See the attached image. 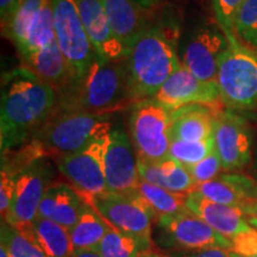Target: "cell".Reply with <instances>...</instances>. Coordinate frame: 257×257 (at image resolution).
Wrapping results in <instances>:
<instances>
[{
	"label": "cell",
	"mask_w": 257,
	"mask_h": 257,
	"mask_svg": "<svg viewBox=\"0 0 257 257\" xmlns=\"http://www.w3.org/2000/svg\"><path fill=\"white\" fill-rule=\"evenodd\" d=\"M59 93L24 66L3 74L0 148L3 153L31 142L56 110Z\"/></svg>",
	"instance_id": "6da1fadb"
},
{
	"label": "cell",
	"mask_w": 257,
	"mask_h": 257,
	"mask_svg": "<svg viewBox=\"0 0 257 257\" xmlns=\"http://www.w3.org/2000/svg\"><path fill=\"white\" fill-rule=\"evenodd\" d=\"M57 93L59 101L54 113L112 114L134 105L125 59L107 61L96 56L81 76L70 80Z\"/></svg>",
	"instance_id": "7a4b0ae2"
},
{
	"label": "cell",
	"mask_w": 257,
	"mask_h": 257,
	"mask_svg": "<svg viewBox=\"0 0 257 257\" xmlns=\"http://www.w3.org/2000/svg\"><path fill=\"white\" fill-rule=\"evenodd\" d=\"M167 34L161 25H149L125 57L134 104L153 98L181 66Z\"/></svg>",
	"instance_id": "3957f363"
},
{
	"label": "cell",
	"mask_w": 257,
	"mask_h": 257,
	"mask_svg": "<svg viewBox=\"0 0 257 257\" xmlns=\"http://www.w3.org/2000/svg\"><path fill=\"white\" fill-rule=\"evenodd\" d=\"M114 125L112 114L60 112L51 115L30 143L41 156L56 159L78 153L108 136Z\"/></svg>",
	"instance_id": "277c9868"
},
{
	"label": "cell",
	"mask_w": 257,
	"mask_h": 257,
	"mask_svg": "<svg viewBox=\"0 0 257 257\" xmlns=\"http://www.w3.org/2000/svg\"><path fill=\"white\" fill-rule=\"evenodd\" d=\"M227 40L216 80L220 101L230 110H252L257 107V51L236 36Z\"/></svg>",
	"instance_id": "5b68a950"
},
{
	"label": "cell",
	"mask_w": 257,
	"mask_h": 257,
	"mask_svg": "<svg viewBox=\"0 0 257 257\" xmlns=\"http://www.w3.org/2000/svg\"><path fill=\"white\" fill-rule=\"evenodd\" d=\"M172 112L152 99L131 106L130 140L138 161L160 162L169 157Z\"/></svg>",
	"instance_id": "8992f818"
},
{
	"label": "cell",
	"mask_w": 257,
	"mask_h": 257,
	"mask_svg": "<svg viewBox=\"0 0 257 257\" xmlns=\"http://www.w3.org/2000/svg\"><path fill=\"white\" fill-rule=\"evenodd\" d=\"M115 230L142 240L153 248V223L156 216L140 194L107 192L85 198Z\"/></svg>",
	"instance_id": "52a82bcc"
},
{
	"label": "cell",
	"mask_w": 257,
	"mask_h": 257,
	"mask_svg": "<svg viewBox=\"0 0 257 257\" xmlns=\"http://www.w3.org/2000/svg\"><path fill=\"white\" fill-rule=\"evenodd\" d=\"M55 40L73 73L81 76L98 56L80 18L75 0H53Z\"/></svg>",
	"instance_id": "ba28073f"
},
{
	"label": "cell",
	"mask_w": 257,
	"mask_h": 257,
	"mask_svg": "<svg viewBox=\"0 0 257 257\" xmlns=\"http://www.w3.org/2000/svg\"><path fill=\"white\" fill-rule=\"evenodd\" d=\"M50 157H40L29 162L16 178L15 195L5 221L17 227L30 224L38 214V208L47 189L53 184L55 169Z\"/></svg>",
	"instance_id": "9c48e42d"
},
{
	"label": "cell",
	"mask_w": 257,
	"mask_h": 257,
	"mask_svg": "<svg viewBox=\"0 0 257 257\" xmlns=\"http://www.w3.org/2000/svg\"><path fill=\"white\" fill-rule=\"evenodd\" d=\"M108 136L95 141L78 153L56 157L57 169L83 198L108 192L105 178V153Z\"/></svg>",
	"instance_id": "30bf717a"
},
{
	"label": "cell",
	"mask_w": 257,
	"mask_h": 257,
	"mask_svg": "<svg viewBox=\"0 0 257 257\" xmlns=\"http://www.w3.org/2000/svg\"><path fill=\"white\" fill-rule=\"evenodd\" d=\"M227 47L229 40L219 24L204 23L186 38L180 61L201 81L216 82L220 57Z\"/></svg>",
	"instance_id": "8fae6325"
},
{
	"label": "cell",
	"mask_w": 257,
	"mask_h": 257,
	"mask_svg": "<svg viewBox=\"0 0 257 257\" xmlns=\"http://www.w3.org/2000/svg\"><path fill=\"white\" fill-rule=\"evenodd\" d=\"M160 230V239L176 251L221 248L231 249L232 242L213 230L191 211L170 217H161L156 220Z\"/></svg>",
	"instance_id": "7c38bea8"
},
{
	"label": "cell",
	"mask_w": 257,
	"mask_h": 257,
	"mask_svg": "<svg viewBox=\"0 0 257 257\" xmlns=\"http://www.w3.org/2000/svg\"><path fill=\"white\" fill-rule=\"evenodd\" d=\"M105 178L108 192L137 194L140 173L130 137L120 124H115L108 136L105 153Z\"/></svg>",
	"instance_id": "4fadbf2b"
},
{
	"label": "cell",
	"mask_w": 257,
	"mask_h": 257,
	"mask_svg": "<svg viewBox=\"0 0 257 257\" xmlns=\"http://www.w3.org/2000/svg\"><path fill=\"white\" fill-rule=\"evenodd\" d=\"M214 146L225 172H236L251 160V130L245 119L220 111L214 121Z\"/></svg>",
	"instance_id": "5bb4252c"
},
{
	"label": "cell",
	"mask_w": 257,
	"mask_h": 257,
	"mask_svg": "<svg viewBox=\"0 0 257 257\" xmlns=\"http://www.w3.org/2000/svg\"><path fill=\"white\" fill-rule=\"evenodd\" d=\"M150 99L170 112L191 105L216 107L221 102L216 82L201 81L182 64Z\"/></svg>",
	"instance_id": "9a60e30c"
},
{
	"label": "cell",
	"mask_w": 257,
	"mask_h": 257,
	"mask_svg": "<svg viewBox=\"0 0 257 257\" xmlns=\"http://www.w3.org/2000/svg\"><path fill=\"white\" fill-rule=\"evenodd\" d=\"M194 191L208 200L236 207L249 216L257 204V182L239 173H224L211 181L198 185Z\"/></svg>",
	"instance_id": "2e32d148"
},
{
	"label": "cell",
	"mask_w": 257,
	"mask_h": 257,
	"mask_svg": "<svg viewBox=\"0 0 257 257\" xmlns=\"http://www.w3.org/2000/svg\"><path fill=\"white\" fill-rule=\"evenodd\" d=\"M75 3L83 28L98 56L107 61L125 59L127 54L111 30L102 0H75Z\"/></svg>",
	"instance_id": "e0dca14e"
},
{
	"label": "cell",
	"mask_w": 257,
	"mask_h": 257,
	"mask_svg": "<svg viewBox=\"0 0 257 257\" xmlns=\"http://www.w3.org/2000/svg\"><path fill=\"white\" fill-rule=\"evenodd\" d=\"M186 206L188 211L229 239L252 226L244 212L236 207L208 200L197 191L188 193Z\"/></svg>",
	"instance_id": "ac0fdd59"
},
{
	"label": "cell",
	"mask_w": 257,
	"mask_h": 257,
	"mask_svg": "<svg viewBox=\"0 0 257 257\" xmlns=\"http://www.w3.org/2000/svg\"><path fill=\"white\" fill-rule=\"evenodd\" d=\"M102 5L114 37L128 54L149 27L147 11L135 0H102Z\"/></svg>",
	"instance_id": "d6986e66"
},
{
	"label": "cell",
	"mask_w": 257,
	"mask_h": 257,
	"mask_svg": "<svg viewBox=\"0 0 257 257\" xmlns=\"http://www.w3.org/2000/svg\"><path fill=\"white\" fill-rule=\"evenodd\" d=\"M86 204V199L72 186L64 182H53L42 199L37 216L70 230L78 223Z\"/></svg>",
	"instance_id": "ffe728a7"
},
{
	"label": "cell",
	"mask_w": 257,
	"mask_h": 257,
	"mask_svg": "<svg viewBox=\"0 0 257 257\" xmlns=\"http://www.w3.org/2000/svg\"><path fill=\"white\" fill-rule=\"evenodd\" d=\"M219 110L204 105H191L172 112L170 141L202 142L213 137L214 121Z\"/></svg>",
	"instance_id": "44dd1931"
},
{
	"label": "cell",
	"mask_w": 257,
	"mask_h": 257,
	"mask_svg": "<svg viewBox=\"0 0 257 257\" xmlns=\"http://www.w3.org/2000/svg\"><path fill=\"white\" fill-rule=\"evenodd\" d=\"M21 59L25 68L31 70L41 81L50 85L57 92L73 79L69 64L56 41Z\"/></svg>",
	"instance_id": "7402d4cb"
},
{
	"label": "cell",
	"mask_w": 257,
	"mask_h": 257,
	"mask_svg": "<svg viewBox=\"0 0 257 257\" xmlns=\"http://www.w3.org/2000/svg\"><path fill=\"white\" fill-rule=\"evenodd\" d=\"M140 178L159 187L175 193H191L195 182L188 169L178 161L166 159L160 162H143L137 160Z\"/></svg>",
	"instance_id": "603a6c76"
},
{
	"label": "cell",
	"mask_w": 257,
	"mask_h": 257,
	"mask_svg": "<svg viewBox=\"0 0 257 257\" xmlns=\"http://www.w3.org/2000/svg\"><path fill=\"white\" fill-rule=\"evenodd\" d=\"M17 227V226H16ZM38 244L47 257H70L73 252L69 230L43 217H36L30 224L18 227Z\"/></svg>",
	"instance_id": "cb8c5ba5"
},
{
	"label": "cell",
	"mask_w": 257,
	"mask_h": 257,
	"mask_svg": "<svg viewBox=\"0 0 257 257\" xmlns=\"http://www.w3.org/2000/svg\"><path fill=\"white\" fill-rule=\"evenodd\" d=\"M111 229L112 226L105 218L87 202L78 223L69 230L73 249L95 250Z\"/></svg>",
	"instance_id": "d4e9b609"
},
{
	"label": "cell",
	"mask_w": 257,
	"mask_h": 257,
	"mask_svg": "<svg viewBox=\"0 0 257 257\" xmlns=\"http://www.w3.org/2000/svg\"><path fill=\"white\" fill-rule=\"evenodd\" d=\"M53 0H23L8 23L2 25L3 35L11 40L17 49L21 48L43 10Z\"/></svg>",
	"instance_id": "484cf974"
},
{
	"label": "cell",
	"mask_w": 257,
	"mask_h": 257,
	"mask_svg": "<svg viewBox=\"0 0 257 257\" xmlns=\"http://www.w3.org/2000/svg\"><path fill=\"white\" fill-rule=\"evenodd\" d=\"M138 194L149 205L156 216V220L161 217H170L188 211L186 206L187 194L186 193L170 192L159 186L140 180Z\"/></svg>",
	"instance_id": "4316f807"
},
{
	"label": "cell",
	"mask_w": 257,
	"mask_h": 257,
	"mask_svg": "<svg viewBox=\"0 0 257 257\" xmlns=\"http://www.w3.org/2000/svg\"><path fill=\"white\" fill-rule=\"evenodd\" d=\"M152 249L142 240L112 227L96 246L95 251L100 253L101 257H138L142 252Z\"/></svg>",
	"instance_id": "83f0119b"
},
{
	"label": "cell",
	"mask_w": 257,
	"mask_h": 257,
	"mask_svg": "<svg viewBox=\"0 0 257 257\" xmlns=\"http://www.w3.org/2000/svg\"><path fill=\"white\" fill-rule=\"evenodd\" d=\"M0 244L8 249L11 257H47L34 239L5 220H2Z\"/></svg>",
	"instance_id": "f1b7e54d"
},
{
	"label": "cell",
	"mask_w": 257,
	"mask_h": 257,
	"mask_svg": "<svg viewBox=\"0 0 257 257\" xmlns=\"http://www.w3.org/2000/svg\"><path fill=\"white\" fill-rule=\"evenodd\" d=\"M234 35L240 43L257 51V0H244L234 19Z\"/></svg>",
	"instance_id": "f546056e"
},
{
	"label": "cell",
	"mask_w": 257,
	"mask_h": 257,
	"mask_svg": "<svg viewBox=\"0 0 257 257\" xmlns=\"http://www.w3.org/2000/svg\"><path fill=\"white\" fill-rule=\"evenodd\" d=\"M216 150L214 138L202 142H182L172 141L169 149V159L178 161L185 167L197 165Z\"/></svg>",
	"instance_id": "4dcf8cb0"
},
{
	"label": "cell",
	"mask_w": 257,
	"mask_h": 257,
	"mask_svg": "<svg viewBox=\"0 0 257 257\" xmlns=\"http://www.w3.org/2000/svg\"><path fill=\"white\" fill-rule=\"evenodd\" d=\"M243 3L244 0H212V8H213L217 23L223 29L227 38L236 36L234 19Z\"/></svg>",
	"instance_id": "1f68e13d"
},
{
	"label": "cell",
	"mask_w": 257,
	"mask_h": 257,
	"mask_svg": "<svg viewBox=\"0 0 257 257\" xmlns=\"http://www.w3.org/2000/svg\"><path fill=\"white\" fill-rule=\"evenodd\" d=\"M188 169L189 174L192 175L193 180H194L195 185L204 184V182L211 181V180L216 179L219 175L220 170L223 169L221 166V161L218 156V154L214 150L213 153L210 154L206 159H204L197 165H193L191 167H186ZM195 186V187H197Z\"/></svg>",
	"instance_id": "d6a6232c"
},
{
	"label": "cell",
	"mask_w": 257,
	"mask_h": 257,
	"mask_svg": "<svg viewBox=\"0 0 257 257\" xmlns=\"http://www.w3.org/2000/svg\"><path fill=\"white\" fill-rule=\"evenodd\" d=\"M17 174V172L2 165V173H0V213H2V220L5 219L10 207H11L12 199L15 195Z\"/></svg>",
	"instance_id": "836d02e7"
},
{
	"label": "cell",
	"mask_w": 257,
	"mask_h": 257,
	"mask_svg": "<svg viewBox=\"0 0 257 257\" xmlns=\"http://www.w3.org/2000/svg\"><path fill=\"white\" fill-rule=\"evenodd\" d=\"M231 242L232 245L230 250L234 257H257V227L251 226L237 234Z\"/></svg>",
	"instance_id": "e575fe53"
},
{
	"label": "cell",
	"mask_w": 257,
	"mask_h": 257,
	"mask_svg": "<svg viewBox=\"0 0 257 257\" xmlns=\"http://www.w3.org/2000/svg\"><path fill=\"white\" fill-rule=\"evenodd\" d=\"M168 257H234L230 249L211 248L194 251H173Z\"/></svg>",
	"instance_id": "d590c367"
},
{
	"label": "cell",
	"mask_w": 257,
	"mask_h": 257,
	"mask_svg": "<svg viewBox=\"0 0 257 257\" xmlns=\"http://www.w3.org/2000/svg\"><path fill=\"white\" fill-rule=\"evenodd\" d=\"M23 0H0V15H2V25L6 24L12 17L18 6Z\"/></svg>",
	"instance_id": "8d00e7d4"
},
{
	"label": "cell",
	"mask_w": 257,
	"mask_h": 257,
	"mask_svg": "<svg viewBox=\"0 0 257 257\" xmlns=\"http://www.w3.org/2000/svg\"><path fill=\"white\" fill-rule=\"evenodd\" d=\"M70 257H101L95 250H73Z\"/></svg>",
	"instance_id": "74e56055"
},
{
	"label": "cell",
	"mask_w": 257,
	"mask_h": 257,
	"mask_svg": "<svg viewBox=\"0 0 257 257\" xmlns=\"http://www.w3.org/2000/svg\"><path fill=\"white\" fill-rule=\"evenodd\" d=\"M135 2H136L141 8L146 10V11H149V10L155 9L162 0H135Z\"/></svg>",
	"instance_id": "f35d334b"
},
{
	"label": "cell",
	"mask_w": 257,
	"mask_h": 257,
	"mask_svg": "<svg viewBox=\"0 0 257 257\" xmlns=\"http://www.w3.org/2000/svg\"><path fill=\"white\" fill-rule=\"evenodd\" d=\"M138 257H168V256L163 255V253H161L159 251H155V250L152 249V250H148V251L142 252Z\"/></svg>",
	"instance_id": "ab89813d"
},
{
	"label": "cell",
	"mask_w": 257,
	"mask_h": 257,
	"mask_svg": "<svg viewBox=\"0 0 257 257\" xmlns=\"http://www.w3.org/2000/svg\"><path fill=\"white\" fill-rule=\"evenodd\" d=\"M248 219H249V223L251 224L252 226L257 227V204H256V206L252 208L251 212L249 213Z\"/></svg>",
	"instance_id": "60d3db41"
},
{
	"label": "cell",
	"mask_w": 257,
	"mask_h": 257,
	"mask_svg": "<svg viewBox=\"0 0 257 257\" xmlns=\"http://www.w3.org/2000/svg\"><path fill=\"white\" fill-rule=\"evenodd\" d=\"M0 257H11L10 252L8 251V249H6L4 245H2V244H0Z\"/></svg>",
	"instance_id": "b9f144b4"
}]
</instances>
